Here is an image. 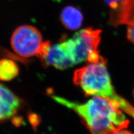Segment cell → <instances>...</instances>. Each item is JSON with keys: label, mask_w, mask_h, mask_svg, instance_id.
<instances>
[{"label": "cell", "mask_w": 134, "mask_h": 134, "mask_svg": "<svg viewBox=\"0 0 134 134\" xmlns=\"http://www.w3.org/2000/svg\"><path fill=\"white\" fill-rule=\"evenodd\" d=\"M19 68L14 60L9 59L0 60V80L10 81L18 76Z\"/></svg>", "instance_id": "8"}, {"label": "cell", "mask_w": 134, "mask_h": 134, "mask_svg": "<svg viewBox=\"0 0 134 134\" xmlns=\"http://www.w3.org/2000/svg\"><path fill=\"white\" fill-rule=\"evenodd\" d=\"M110 23L114 26H134V0H127L118 10L112 11Z\"/></svg>", "instance_id": "6"}, {"label": "cell", "mask_w": 134, "mask_h": 134, "mask_svg": "<svg viewBox=\"0 0 134 134\" xmlns=\"http://www.w3.org/2000/svg\"><path fill=\"white\" fill-rule=\"evenodd\" d=\"M127 37L130 41L134 44V26H128L127 29Z\"/></svg>", "instance_id": "10"}, {"label": "cell", "mask_w": 134, "mask_h": 134, "mask_svg": "<svg viewBox=\"0 0 134 134\" xmlns=\"http://www.w3.org/2000/svg\"><path fill=\"white\" fill-rule=\"evenodd\" d=\"M111 134H133V133L131 131L127 130H126L125 129L120 130L113 132Z\"/></svg>", "instance_id": "11"}, {"label": "cell", "mask_w": 134, "mask_h": 134, "mask_svg": "<svg viewBox=\"0 0 134 134\" xmlns=\"http://www.w3.org/2000/svg\"><path fill=\"white\" fill-rule=\"evenodd\" d=\"M60 20L63 26L71 30H75L81 26L83 16L78 8L69 6L62 10Z\"/></svg>", "instance_id": "7"}, {"label": "cell", "mask_w": 134, "mask_h": 134, "mask_svg": "<svg viewBox=\"0 0 134 134\" xmlns=\"http://www.w3.org/2000/svg\"><path fill=\"white\" fill-rule=\"evenodd\" d=\"M21 104V100L18 96L0 83V122L14 117Z\"/></svg>", "instance_id": "5"}, {"label": "cell", "mask_w": 134, "mask_h": 134, "mask_svg": "<svg viewBox=\"0 0 134 134\" xmlns=\"http://www.w3.org/2000/svg\"><path fill=\"white\" fill-rule=\"evenodd\" d=\"M100 34L101 31L98 29L86 28L60 43L73 66L83 62L93 63L102 59L98 51Z\"/></svg>", "instance_id": "3"}, {"label": "cell", "mask_w": 134, "mask_h": 134, "mask_svg": "<svg viewBox=\"0 0 134 134\" xmlns=\"http://www.w3.org/2000/svg\"><path fill=\"white\" fill-rule=\"evenodd\" d=\"M43 43V37L38 29L27 25L17 28L11 38L12 49L23 58L37 56Z\"/></svg>", "instance_id": "4"}, {"label": "cell", "mask_w": 134, "mask_h": 134, "mask_svg": "<svg viewBox=\"0 0 134 134\" xmlns=\"http://www.w3.org/2000/svg\"><path fill=\"white\" fill-rule=\"evenodd\" d=\"M106 60L90 63L75 71L73 82L79 87L87 96L105 98L116 104L124 112L134 119V107L117 93L106 66Z\"/></svg>", "instance_id": "2"}, {"label": "cell", "mask_w": 134, "mask_h": 134, "mask_svg": "<svg viewBox=\"0 0 134 134\" xmlns=\"http://www.w3.org/2000/svg\"><path fill=\"white\" fill-rule=\"evenodd\" d=\"M52 98L76 113L92 134H111L129 124L123 111L110 100L94 97L81 103L58 96Z\"/></svg>", "instance_id": "1"}, {"label": "cell", "mask_w": 134, "mask_h": 134, "mask_svg": "<svg viewBox=\"0 0 134 134\" xmlns=\"http://www.w3.org/2000/svg\"><path fill=\"white\" fill-rule=\"evenodd\" d=\"M110 7L112 11H115L124 5L127 0H104Z\"/></svg>", "instance_id": "9"}, {"label": "cell", "mask_w": 134, "mask_h": 134, "mask_svg": "<svg viewBox=\"0 0 134 134\" xmlns=\"http://www.w3.org/2000/svg\"><path fill=\"white\" fill-rule=\"evenodd\" d=\"M133 96H134V90H133Z\"/></svg>", "instance_id": "12"}]
</instances>
